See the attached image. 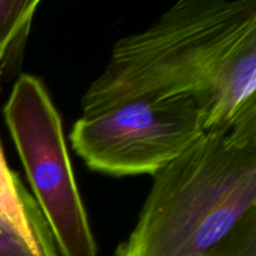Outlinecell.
I'll list each match as a JSON object with an SVG mask.
<instances>
[{
	"label": "cell",
	"instance_id": "6da1fadb",
	"mask_svg": "<svg viewBox=\"0 0 256 256\" xmlns=\"http://www.w3.org/2000/svg\"><path fill=\"white\" fill-rule=\"evenodd\" d=\"M192 96L205 132L256 115V2L180 0L118 40L82 99L89 118L138 98Z\"/></svg>",
	"mask_w": 256,
	"mask_h": 256
},
{
	"label": "cell",
	"instance_id": "3957f363",
	"mask_svg": "<svg viewBox=\"0 0 256 256\" xmlns=\"http://www.w3.org/2000/svg\"><path fill=\"white\" fill-rule=\"evenodd\" d=\"M2 112L58 252L96 256V242L72 172L62 118L42 80L20 75Z\"/></svg>",
	"mask_w": 256,
	"mask_h": 256
},
{
	"label": "cell",
	"instance_id": "52a82bcc",
	"mask_svg": "<svg viewBox=\"0 0 256 256\" xmlns=\"http://www.w3.org/2000/svg\"><path fill=\"white\" fill-rule=\"evenodd\" d=\"M0 256H38L28 242L0 216Z\"/></svg>",
	"mask_w": 256,
	"mask_h": 256
},
{
	"label": "cell",
	"instance_id": "7a4b0ae2",
	"mask_svg": "<svg viewBox=\"0 0 256 256\" xmlns=\"http://www.w3.org/2000/svg\"><path fill=\"white\" fill-rule=\"evenodd\" d=\"M115 256H256V115L204 132L152 175Z\"/></svg>",
	"mask_w": 256,
	"mask_h": 256
},
{
	"label": "cell",
	"instance_id": "277c9868",
	"mask_svg": "<svg viewBox=\"0 0 256 256\" xmlns=\"http://www.w3.org/2000/svg\"><path fill=\"white\" fill-rule=\"evenodd\" d=\"M205 132V114L192 96L138 98L72 124V149L92 172L154 175Z\"/></svg>",
	"mask_w": 256,
	"mask_h": 256
},
{
	"label": "cell",
	"instance_id": "8992f818",
	"mask_svg": "<svg viewBox=\"0 0 256 256\" xmlns=\"http://www.w3.org/2000/svg\"><path fill=\"white\" fill-rule=\"evenodd\" d=\"M39 0H0V60L18 38L28 34Z\"/></svg>",
	"mask_w": 256,
	"mask_h": 256
},
{
	"label": "cell",
	"instance_id": "5b68a950",
	"mask_svg": "<svg viewBox=\"0 0 256 256\" xmlns=\"http://www.w3.org/2000/svg\"><path fill=\"white\" fill-rule=\"evenodd\" d=\"M0 216L38 256H59L52 232L19 174L10 170L0 146Z\"/></svg>",
	"mask_w": 256,
	"mask_h": 256
}]
</instances>
